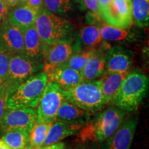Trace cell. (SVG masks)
<instances>
[{"label":"cell","instance_id":"obj_1","mask_svg":"<svg viewBox=\"0 0 149 149\" xmlns=\"http://www.w3.org/2000/svg\"><path fill=\"white\" fill-rule=\"evenodd\" d=\"M126 113L116 107H111L97 113L78 131L77 141L101 144L116 131L124 121Z\"/></svg>","mask_w":149,"mask_h":149},{"label":"cell","instance_id":"obj_2","mask_svg":"<svg viewBox=\"0 0 149 149\" xmlns=\"http://www.w3.org/2000/svg\"><path fill=\"white\" fill-rule=\"evenodd\" d=\"M35 25L39 35L45 44L73 42L74 26L64 17L44 9L37 15Z\"/></svg>","mask_w":149,"mask_h":149},{"label":"cell","instance_id":"obj_3","mask_svg":"<svg viewBox=\"0 0 149 149\" xmlns=\"http://www.w3.org/2000/svg\"><path fill=\"white\" fill-rule=\"evenodd\" d=\"M148 77L139 70L128 72L123 80L113 102L115 107L124 111H133L138 108L148 91Z\"/></svg>","mask_w":149,"mask_h":149},{"label":"cell","instance_id":"obj_4","mask_svg":"<svg viewBox=\"0 0 149 149\" xmlns=\"http://www.w3.org/2000/svg\"><path fill=\"white\" fill-rule=\"evenodd\" d=\"M47 83V77L44 71L33 74L6 96L7 109H34L38 104Z\"/></svg>","mask_w":149,"mask_h":149},{"label":"cell","instance_id":"obj_5","mask_svg":"<svg viewBox=\"0 0 149 149\" xmlns=\"http://www.w3.org/2000/svg\"><path fill=\"white\" fill-rule=\"evenodd\" d=\"M64 100L80 109L93 113L107 106L102 95L100 81H83L71 88L62 91Z\"/></svg>","mask_w":149,"mask_h":149},{"label":"cell","instance_id":"obj_6","mask_svg":"<svg viewBox=\"0 0 149 149\" xmlns=\"http://www.w3.org/2000/svg\"><path fill=\"white\" fill-rule=\"evenodd\" d=\"M43 65L35 63L24 53L10 55L8 79L5 86L6 96L33 74L43 70Z\"/></svg>","mask_w":149,"mask_h":149},{"label":"cell","instance_id":"obj_7","mask_svg":"<svg viewBox=\"0 0 149 149\" xmlns=\"http://www.w3.org/2000/svg\"><path fill=\"white\" fill-rule=\"evenodd\" d=\"M64 100L62 91L55 83L48 81L36 111L37 123H53L57 112Z\"/></svg>","mask_w":149,"mask_h":149},{"label":"cell","instance_id":"obj_8","mask_svg":"<svg viewBox=\"0 0 149 149\" xmlns=\"http://www.w3.org/2000/svg\"><path fill=\"white\" fill-rule=\"evenodd\" d=\"M132 0H111L98 13L100 19L112 26L128 29L133 26Z\"/></svg>","mask_w":149,"mask_h":149},{"label":"cell","instance_id":"obj_9","mask_svg":"<svg viewBox=\"0 0 149 149\" xmlns=\"http://www.w3.org/2000/svg\"><path fill=\"white\" fill-rule=\"evenodd\" d=\"M77 42H61L45 44L44 50L43 71L48 75L58 67L64 65L74 52L79 51Z\"/></svg>","mask_w":149,"mask_h":149},{"label":"cell","instance_id":"obj_10","mask_svg":"<svg viewBox=\"0 0 149 149\" xmlns=\"http://www.w3.org/2000/svg\"><path fill=\"white\" fill-rule=\"evenodd\" d=\"M36 122V111L33 108L7 109L3 115L0 128L4 132L13 129H22L30 133Z\"/></svg>","mask_w":149,"mask_h":149},{"label":"cell","instance_id":"obj_11","mask_svg":"<svg viewBox=\"0 0 149 149\" xmlns=\"http://www.w3.org/2000/svg\"><path fill=\"white\" fill-rule=\"evenodd\" d=\"M138 124V117L123 121L113 135L101 143V149H130Z\"/></svg>","mask_w":149,"mask_h":149},{"label":"cell","instance_id":"obj_12","mask_svg":"<svg viewBox=\"0 0 149 149\" xmlns=\"http://www.w3.org/2000/svg\"><path fill=\"white\" fill-rule=\"evenodd\" d=\"M0 52L13 55L24 53L23 32L7 19L0 24Z\"/></svg>","mask_w":149,"mask_h":149},{"label":"cell","instance_id":"obj_13","mask_svg":"<svg viewBox=\"0 0 149 149\" xmlns=\"http://www.w3.org/2000/svg\"><path fill=\"white\" fill-rule=\"evenodd\" d=\"M134 53L122 46L108 48L105 55L106 73L129 72L133 64Z\"/></svg>","mask_w":149,"mask_h":149},{"label":"cell","instance_id":"obj_14","mask_svg":"<svg viewBox=\"0 0 149 149\" xmlns=\"http://www.w3.org/2000/svg\"><path fill=\"white\" fill-rule=\"evenodd\" d=\"M109 48L105 43L95 50L81 72L84 81L96 80L106 74L105 55Z\"/></svg>","mask_w":149,"mask_h":149},{"label":"cell","instance_id":"obj_15","mask_svg":"<svg viewBox=\"0 0 149 149\" xmlns=\"http://www.w3.org/2000/svg\"><path fill=\"white\" fill-rule=\"evenodd\" d=\"M24 54L31 60L39 64H43L45 44L37 32L35 25L31 26L23 31Z\"/></svg>","mask_w":149,"mask_h":149},{"label":"cell","instance_id":"obj_16","mask_svg":"<svg viewBox=\"0 0 149 149\" xmlns=\"http://www.w3.org/2000/svg\"><path fill=\"white\" fill-rule=\"evenodd\" d=\"M38 13L36 10L23 2L10 8L7 20L23 32L27 28L34 25Z\"/></svg>","mask_w":149,"mask_h":149},{"label":"cell","instance_id":"obj_17","mask_svg":"<svg viewBox=\"0 0 149 149\" xmlns=\"http://www.w3.org/2000/svg\"><path fill=\"white\" fill-rule=\"evenodd\" d=\"M48 81L55 83L61 91H66L83 81L81 72L65 65L58 67L46 75Z\"/></svg>","mask_w":149,"mask_h":149},{"label":"cell","instance_id":"obj_18","mask_svg":"<svg viewBox=\"0 0 149 149\" xmlns=\"http://www.w3.org/2000/svg\"><path fill=\"white\" fill-rule=\"evenodd\" d=\"M84 124V122L68 123L55 121L51 124L42 146L55 144L66 137L75 135Z\"/></svg>","mask_w":149,"mask_h":149},{"label":"cell","instance_id":"obj_19","mask_svg":"<svg viewBox=\"0 0 149 149\" xmlns=\"http://www.w3.org/2000/svg\"><path fill=\"white\" fill-rule=\"evenodd\" d=\"M98 26L104 42L131 43L136 42L140 37V33L131 29V27L120 29L112 26L102 22H100Z\"/></svg>","mask_w":149,"mask_h":149},{"label":"cell","instance_id":"obj_20","mask_svg":"<svg viewBox=\"0 0 149 149\" xmlns=\"http://www.w3.org/2000/svg\"><path fill=\"white\" fill-rule=\"evenodd\" d=\"M129 72L106 73L100 79L102 93L107 105L113 103L121 84Z\"/></svg>","mask_w":149,"mask_h":149},{"label":"cell","instance_id":"obj_21","mask_svg":"<svg viewBox=\"0 0 149 149\" xmlns=\"http://www.w3.org/2000/svg\"><path fill=\"white\" fill-rule=\"evenodd\" d=\"M91 115H92L91 113L80 109L64 100L57 112L56 121L68 123H86L91 118Z\"/></svg>","mask_w":149,"mask_h":149},{"label":"cell","instance_id":"obj_22","mask_svg":"<svg viewBox=\"0 0 149 149\" xmlns=\"http://www.w3.org/2000/svg\"><path fill=\"white\" fill-rule=\"evenodd\" d=\"M104 41L100 33V28L96 24H89L85 26L80 31L77 45L81 49V46L86 48H97L103 45Z\"/></svg>","mask_w":149,"mask_h":149},{"label":"cell","instance_id":"obj_23","mask_svg":"<svg viewBox=\"0 0 149 149\" xmlns=\"http://www.w3.org/2000/svg\"><path fill=\"white\" fill-rule=\"evenodd\" d=\"M1 140L12 149H26L29 142V133L22 129H13L3 133Z\"/></svg>","mask_w":149,"mask_h":149},{"label":"cell","instance_id":"obj_24","mask_svg":"<svg viewBox=\"0 0 149 149\" xmlns=\"http://www.w3.org/2000/svg\"><path fill=\"white\" fill-rule=\"evenodd\" d=\"M133 24L139 29L148 26L149 0H132Z\"/></svg>","mask_w":149,"mask_h":149},{"label":"cell","instance_id":"obj_25","mask_svg":"<svg viewBox=\"0 0 149 149\" xmlns=\"http://www.w3.org/2000/svg\"><path fill=\"white\" fill-rule=\"evenodd\" d=\"M52 124L35 122L29 133V142L26 149H35L42 146Z\"/></svg>","mask_w":149,"mask_h":149},{"label":"cell","instance_id":"obj_26","mask_svg":"<svg viewBox=\"0 0 149 149\" xmlns=\"http://www.w3.org/2000/svg\"><path fill=\"white\" fill-rule=\"evenodd\" d=\"M77 0H44L45 10L57 15L64 16L74 10Z\"/></svg>","mask_w":149,"mask_h":149},{"label":"cell","instance_id":"obj_27","mask_svg":"<svg viewBox=\"0 0 149 149\" xmlns=\"http://www.w3.org/2000/svg\"><path fill=\"white\" fill-rule=\"evenodd\" d=\"M95 49L96 48H86L85 50H79L74 52L64 65L81 72Z\"/></svg>","mask_w":149,"mask_h":149},{"label":"cell","instance_id":"obj_28","mask_svg":"<svg viewBox=\"0 0 149 149\" xmlns=\"http://www.w3.org/2000/svg\"><path fill=\"white\" fill-rule=\"evenodd\" d=\"M10 56V54L0 52V89L5 88L8 79Z\"/></svg>","mask_w":149,"mask_h":149},{"label":"cell","instance_id":"obj_29","mask_svg":"<svg viewBox=\"0 0 149 149\" xmlns=\"http://www.w3.org/2000/svg\"><path fill=\"white\" fill-rule=\"evenodd\" d=\"M81 1H82V3L85 8L90 12V14L91 15L98 17V0H81Z\"/></svg>","mask_w":149,"mask_h":149},{"label":"cell","instance_id":"obj_30","mask_svg":"<svg viewBox=\"0 0 149 149\" xmlns=\"http://www.w3.org/2000/svg\"><path fill=\"white\" fill-rule=\"evenodd\" d=\"M6 101V94L5 88H1L0 89V124L7 109Z\"/></svg>","mask_w":149,"mask_h":149},{"label":"cell","instance_id":"obj_31","mask_svg":"<svg viewBox=\"0 0 149 149\" xmlns=\"http://www.w3.org/2000/svg\"><path fill=\"white\" fill-rule=\"evenodd\" d=\"M24 2L28 4L31 8H34L37 12L44 10V0H24Z\"/></svg>","mask_w":149,"mask_h":149},{"label":"cell","instance_id":"obj_32","mask_svg":"<svg viewBox=\"0 0 149 149\" xmlns=\"http://www.w3.org/2000/svg\"><path fill=\"white\" fill-rule=\"evenodd\" d=\"M10 7H9L6 3H5L3 1L0 0V24L3 20L7 19L8 11Z\"/></svg>","mask_w":149,"mask_h":149},{"label":"cell","instance_id":"obj_33","mask_svg":"<svg viewBox=\"0 0 149 149\" xmlns=\"http://www.w3.org/2000/svg\"><path fill=\"white\" fill-rule=\"evenodd\" d=\"M74 149H101L97 143L89 141V142L79 143Z\"/></svg>","mask_w":149,"mask_h":149},{"label":"cell","instance_id":"obj_34","mask_svg":"<svg viewBox=\"0 0 149 149\" xmlns=\"http://www.w3.org/2000/svg\"><path fill=\"white\" fill-rule=\"evenodd\" d=\"M66 144L63 141H59V142L55 143V144L48 145L45 146H41L40 148H37L35 149H66Z\"/></svg>","mask_w":149,"mask_h":149},{"label":"cell","instance_id":"obj_35","mask_svg":"<svg viewBox=\"0 0 149 149\" xmlns=\"http://www.w3.org/2000/svg\"><path fill=\"white\" fill-rule=\"evenodd\" d=\"M111 0H98V5H97V15L102 12L104 8L107 7Z\"/></svg>","mask_w":149,"mask_h":149},{"label":"cell","instance_id":"obj_36","mask_svg":"<svg viewBox=\"0 0 149 149\" xmlns=\"http://www.w3.org/2000/svg\"><path fill=\"white\" fill-rule=\"evenodd\" d=\"M1 1H3L5 3H6L10 8L24 2V0H1Z\"/></svg>","mask_w":149,"mask_h":149},{"label":"cell","instance_id":"obj_37","mask_svg":"<svg viewBox=\"0 0 149 149\" xmlns=\"http://www.w3.org/2000/svg\"><path fill=\"white\" fill-rule=\"evenodd\" d=\"M0 149H12V148H10L8 145L6 144L5 143L2 141V142H1V144H0Z\"/></svg>","mask_w":149,"mask_h":149},{"label":"cell","instance_id":"obj_38","mask_svg":"<svg viewBox=\"0 0 149 149\" xmlns=\"http://www.w3.org/2000/svg\"><path fill=\"white\" fill-rule=\"evenodd\" d=\"M1 142H2V140H1V139H0V144H1Z\"/></svg>","mask_w":149,"mask_h":149},{"label":"cell","instance_id":"obj_39","mask_svg":"<svg viewBox=\"0 0 149 149\" xmlns=\"http://www.w3.org/2000/svg\"><path fill=\"white\" fill-rule=\"evenodd\" d=\"M66 149H67V148H66Z\"/></svg>","mask_w":149,"mask_h":149}]
</instances>
